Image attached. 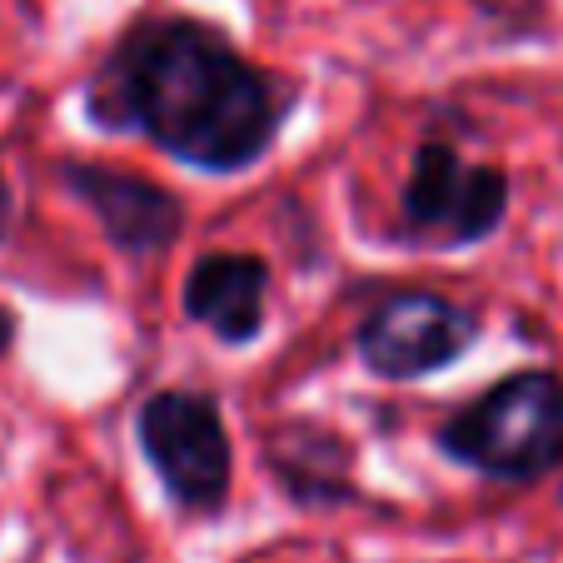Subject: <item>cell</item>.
I'll return each mask as SVG.
<instances>
[{
  "label": "cell",
  "mask_w": 563,
  "mask_h": 563,
  "mask_svg": "<svg viewBox=\"0 0 563 563\" xmlns=\"http://www.w3.org/2000/svg\"><path fill=\"white\" fill-rule=\"evenodd\" d=\"M5 214H11V195H5V180H0V230H5Z\"/></svg>",
  "instance_id": "9c48e42d"
},
{
  "label": "cell",
  "mask_w": 563,
  "mask_h": 563,
  "mask_svg": "<svg viewBox=\"0 0 563 563\" xmlns=\"http://www.w3.org/2000/svg\"><path fill=\"white\" fill-rule=\"evenodd\" d=\"M65 185L100 214L106 234L120 250H159L170 245L185 224L180 200L159 185L140 180V175H120L106 165H70Z\"/></svg>",
  "instance_id": "8992f818"
},
{
  "label": "cell",
  "mask_w": 563,
  "mask_h": 563,
  "mask_svg": "<svg viewBox=\"0 0 563 563\" xmlns=\"http://www.w3.org/2000/svg\"><path fill=\"white\" fill-rule=\"evenodd\" d=\"M474 334L478 319L468 309L449 305L444 295H429V289H409V295L384 299L364 319L360 354L384 379H419V374L454 364L474 344Z\"/></svg>",
  "instance_id": "5b68a950"
},
{
  "label": "cell",
  "mask_w": 563,
  "mask_h": 563,
  "mask_svg": "<svg viewBox=\"0 0 563 563\" xmlns=\"http://www.w3.org/2000/svg\"><path fill=\"white\" fill-rule=\"evenodd\" d=\"M140 444L159 468L165 489L190 509H214L230 489V439L214 399L190 389H165L140 409Z\"/></svg>",
  "instance_id": "3957f363"
},
{
  "label": "cell",
  "mask_w": 563,
  "mask_h": 563,
  "mask_svg": "<svg viewBox=\"0 0 563 563\" xmlns=\"http://www.w3.org/2000/svg\"><path fill=\"white\" fill-rule=\"evenodd\" d=\"M265 279L269 269L255 255H210L185 279V309L220 340L245 344L260 334V319H265Z\"/></svg>",
  "instance_id": "52a82bcc"
},
{
  "label": "cell",
  "mask_w": 563,
  "mask_h": 563,
  "mask_svg": "<svg viewBox=\"0 0 563 563\" xmlns=\"http://www.w3.org/2000/svg\"><path fill=\"white\" fill-rule=\"evenodd\" d=\"M90 110L106 125H140L155 145L200 170L250 165L279 125L265 75L190 21H159L130 35L100 70Z\"/></svg>",
  "instance_id": "6da1fadb"
},
{
  "label": "cell",
  "mask_w": 563,
  "mask_h": 563,
  "mask_svg": "<svg viewBox=\"0 0 563 563\" xmlns=\"http://www.w3.org/2000/svg\"><path fill=\"white\" fill-rule=\"evenodd\" d=\"M334 449H340L334 444V434H309V439H285L279 434V444L269 449V459H275L279 484H285L289 494L319 504V499H344V494H350L344 468H324V454H334Z\"/></svg>",
  "instance_id": "ba28073f"
},
{
  "label": "cell",
  "mask_w": 563,
  "mask_h": 563,
  "mask_svg": "<svg viewBox=\"0 0 563 563\" xmlns=\"http://www.w3.org/2000/svg\"><path fill=\"white\" fill-rule=\"evenodd\" d=\"M509 180L494 165H468L449 145H424L405 185V220L415 234H439L444 245H468L499 230Z\"/></svg>",
  "instance_id": "277c9868"
},
{
  "label": "cell",
  "mask_w": 563,
  "mask_h": 563,
  "mask_svg": "<svg viewBox=\"0 0 563 563\" xmlns=\"http://www.w3.org/2000/svg\"><path fill=\"white\" fill-rule=\"evenodd\" d=\"M439 449L494 478H539L563 459V384L543 369L478 394L439 429Z\"/></svg>",
  "instance_id": "7a4b0ae2"
}]
</instances>
